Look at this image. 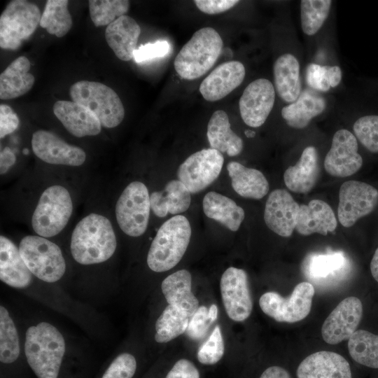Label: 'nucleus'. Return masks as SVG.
<instances>
[{
	"mask_svg": "<svg viewBox=\"0 0 378 378\" xmlns=\"http://www.w3.org/2000/svg\"><path fill=\"white\" fill-rule=\"evenodd\" d=\"M71 252L82 265L103 262L116 248V237L110 220L97 214H90L76 225L71 238Z\"/></svg>",
	"mask_w": 378,
	"mask_h": 378,
	"instance_id": "f257e3e1",
	"label": "nucleus"
},
{
	"mask_svg": "<svg viewBox=\"0 0 378 378\" xmlns=\"http://www.w3.org/2000/svg\"><path fill=\"white\" fill-rule=\"evenodd\" d=\"M24 352L38 378H57L65 352L64 337L51 324L40 323L27 329Z\"/></svg>",
	"mask_w": 378,
	"mask_h": 378,
	"instance_id": "f03ea898",
	"label": "nucleus"
},
{
	"mask_svg": "<svg viewBox=\"0 0 378 378\" xmlns=\"http://www.w3.org/2000/svg\"><path fill=\"white\" fill-rule=\"evenodd\" d=\"M223 46V40L214 28L197 30L177 54L174 62L176 72L186 80L202 76L214 65Z\"/></svg>",
	"mask_w": 378,
	"mask_h": 378,
	"instance_id": "7ed1b4c3",
	"label": "nucleus"
},
{
	"mask_svg": "<svg viewBox=\"0 0 378 378\" xmlns=\"http://www.w3.org/2000/svg\"><path fill=\"white\" fill-rule=\"evenodd\" d=\"M191 237V227L186 217L176 215L159 228L147 255L149 268L155 272L168 271L183 258Z\"/></svg>",
	"mask_w": 378,
	"mask_h": 378,
	"instance_id": "20e7f679",
	"label": "nucleus"
},
{
	"mask_svg": "<svg viewBox=\"0 0 378 378\" xmlns=\"http://www.w3.org/2000/svg\"><path fill=\"white\" fill-rule=\"evenodd\" d=\"M69 93L73 102L89 109L102 127H115L124 118L125 108L119 96L103 83L80 80L71 86Z\"/></svg>",
	"mask_w": 378,
	"mask_h": 378,
	"instance_id": "39448f33",
	"label": "nucleus"
},
{
	"mask_svg": "<svg viewBox=\"0 0 378 378\" xmlns=\"http://www.w3.org/2000/svg\"><path fill=\"white\" fill-rule=\"evenodd\" d=\"M72 211L69 191L59 185L50 186L41 194L32 215L33 230L41 237H53L65 227Z\"/></svg>",
	"mask_w": 378,
	"mask_h": 378,
	"instance_id": "423d86ee",
	"label": "nucleus"
},
{
	"mask_svg": "<svg viewBox=\"0 0 378 378\" xmlns=\"http://www.w3.org/2000/svg\"><path fill=\"white\" fill-rule=\"evenodd\" d=\"M20 253L30 272L39 279L53 283L62 278L66 264L59 247L41 236L22 239Z\"/></svg>",
	"mask_w": 378,
	"mask_h": 378,
	"instance_id": "0eeeda50",
	"label": "nucleus"
},
{
	"mask_svg": "<svg viewBox=\"0 0 378 378\" xmlns=\"http://www.w3.org/2000/svg\"><path fill=\"white\" fill-rule=\"evenodd\" d=\"M41 13L38 7L24 0L10 1L0 17V46L16 50L28 38L40 24Z\"/></svg>",
	"mask_w": 378,
	"mask_h": 378,
	"instance_id": "6e6552de",
	"label": "nucleus"
},
{
	"mask_svg": "<svg viewBox=\"0 0 378 378\" xmlns=\"http://www.w3.org/2000/svg\"><path fill=\"white\" fill-rule=\"evenodd\" d=\"M150 203L146 186L140 181L130 183L115 205V217L120 229L127 235L139 237L146 230Z\"/></svg>",
	"mask_w": 378,
	"mask_h": 378,
	"instance_id": "1a4fd4ad",
	"label": "nucleus"
},
{
	"mask_svg": "<svg viewBox=\"0 0 378 378\" xmlns=\"http://www.w3.org/2000/svg\"><path fill=\"white\" fill-rule=\"evenodd\" d=\"M314 293L313 285L303 281L295 286L288 298L276 292L265 293L260 298L259 305L266 315L278 322L295 323L309 314Z\"/></svg>",
	"mask_w": 378,
	"mask_h": 378,
	"instance_id": "9d476101",
	"label": "nucleus"
},
{
	"mask_svg": "<svg viewBox=\"0 0 378 378\" xmlns=\"http://www.w3.org/2000/svg\"><path fill=\"white\" fill-rule=\"evenodd\" d=\"M224 158L213 148L202 149L190 155L178 167L177 176L190 193H197L211 185L219 176Z\"/></svg>",
	"mask_w": 378,
	"mask_h": 378,
	"instance_id": "9b49d317",
	"label": "nucleus"
},
{
	"mask_svg": "<svg viewBox=\"0 0 378 378\" xmlns=\"http://www.w3.org/2000/svg\"><path fill=\"white\" fill-rule=\"evenodd\" d=\"M378 203V190L371 185L358 181L344 182L340 188L337 216L345 227L369 214Z\"/></svg>",
	"mask_w": 378,
	"mask_h": 378,
	"instance_id": "f8f14e48",
	"label": "nucleus"
},
{
	"mask_svg": "<svg viewBox=\"0 0 378 378\" xmlns=\"http://www.w3.org/2000/svg\"><path fill=\"white\" fill-rule=\"evenodd\" d=\"M220 288L229 318L237 322L248 318L252 312L253 301L246 272L242 269L228 267L222 274Z\"/></svg>",
	"mask_w": 378,
	"mask_h": 378,
	"instance_id": "ddd939ff",
	"label": "nucleus"
},
{
	"mask_svg": "<svg viewBox=\"0 0 378 378\" xmlns=\"http://www.w3.org/2000/svg\"><path fill=\"white\" fill-rule=\"evenodd\" d=\"M363 304L355 296L342 300L325 320L321 335L328 344H337L349 340L357 330L363 316Z\"/></svg>",
	"mask_w": 378,
	"mask_h": 378,
	"instance_id": "4468645a",
	"label": "nucleus"
},
{
	"mask_svg": "<svg viewBox=\"0 0 378 378\" xmlns=\"http://www.w3.org/2000/svg\"><path fill=\"white\" fill-rule=\"evenodd\" d=\"M358 148L357 139L351 132L344 129L337 130L324 160L326 171L336 177H346L356 173L363 164Z\"/></svg>",
	"mask_w": 378,
	"mask_h": 378,
	"instance_id": "2eb2a0df",
	"label": "nucleus"
},
{
	"mask_svg": "<svg viewBox=\"0 0 378 378\" xmlns=\"http://www.w3.org/2000/svg\"><path fill=\"white\" fill-rule=\"evenodd\" d=\"M274 101L275 90L271 81L258 78L250 83L239 102L244 123L252 127L262 125L272 110Z\"/></svg>",
	"mask_w": 378,
	"mask_h": 378,
	"instance_id": "dca6fc26",
	"label": "nucleus"
},
{
	"mask_svg": "<svg viewBox=\"0 0 378 378\" xmlns=\"http://www.w3.org/2000/svg\"><path fill=\"white\" fill-rule=\"evenodd\" d=\"M31 146L34 154L49 164L80 166L86 159L82 148L66 143L49 131L35 132L32 134Z\"/></svg>",
	"mask_w": 378,
	"mask_h": 378,
	"instance_id": "f3484780",
	"label": "nucleus"
},
{
	"mask_svg": "<svg viewBox=\"0 0 378 378\" xmlns=\"http://www.w3.org/2000/svg\"><path fill=\"white\" fill-rule=\"evenodd\" d=\"M300 205L284 189H276L269 195L265 207L264 220L276 234L288 237L295 229Z\"/></svg>",
	"mask_w": 378,
	"mask_h": 378,
	"instance_id": "a211bd4d",
	"label": "nucleus"
},
{
	"mask_svg": "<svg viewBox=\"0 0 378 378\" xmlns=\"http://www.w3.org/2000/svg\"><path fill=\"white\" fill-rule=\"evenodd\" d=\"M246 74L244 64L235 60L215 68L201 83L200 92L208 102L218 101L241 85Z\"/></svg>",
	"mask_w": 378,
	"mask_h": 378,
	"instance_id": "6ab92c4d",
	"label": "nucleus"
},
{
	"mask_svg": "<svg viewBox=\"0 0 378 378\" xmlns=\"http://www.w3.org/2000/svg\"><path fill=\"white\" fill-rule=\"evenodd\" d=\"M298 378H352L348 361L340 354L321 351L310 354L298 365Z\"/></svg>",
	"mask_w": 378,
	"mask_h": 378,
	"instance_id": "aec40b11",
	"label": "nucleus"
},
{
	"mask_svg": "<svg viewBox=\"0 0 378 378\" xmlns=\"http://www.w3.org/2000/svg\"><path fill=\"white\" fill-rule=\"evenodd\" d=\"M53 113L66 130L76 137L95 136L100 133L102 125L86 107L74 102L57 101Z\"/></svg>",
	"mask_w": 378,
	"mask_h": 378,
	"instance_id": "412c9836",
	"label": "nucleus"
},
{
	"mask_svg": "<svg viewBox=\"0 0 378 378\" xmlns=\"http://www.w3.org/2000/svg\"><path fill=\"white\" fill-rule=\"evenodd\" d=\"M141 28L134 19L125 15L107 26L105 38L118 58L130 61L134 58Z\"/></svg>",
	"mask_w": 378,
	"mask_h": 378,
	"instance_id": "4be33fe9",
	"label": "nucleus"
},
{
	"mask_svg": "<svg viewBox=\"0 0 378 378\" xmlns=\"http://www.w3.org/2000/svg\"><path fill=\"white\" fill-rule=\"evenodd\" d=\"M0 279L17 288L29 286L32 273L23 260L19 248L7 237H0Z\"/></svg>",
	"mask_w": 378,
	"mask_h": 378,
	"instance_id": "5701e85b",
	"label": "nucleus"
},
{
	"mask_svg": "<svg viewBox=\"0 0 378 378\" xmlns=\"http://www.w3.org/2000/svg\"><path fill=\"white\" fill-rule=\"evenodd\" d=\"M319 174L318 152L315 147H306L298 162L284 172L286 187L297 193H307L316 185Z\"/></svg>",
	"mask_w": 378,
	"mask_h": 378,
	"instance_id": "b1692460",
	"label": "nucleus"
},
{
	"mask_svg": "<svg viewBox=\"0 0 378 378\" xmlns=\"http://www.w3.org/2000/svg\"><path fill=\"white\" fill-rule=\"evenodd\" d=\"M337 227L335 215L328 204L321 200H311L308 204L300 205L298 232L307 236L313 233L326 235Z\"/></svg>",
	"mask_w": 378,
	"mask_h": 378,
	"instance_id": "393cba45",
	"label": "nucleus"
},
{
	"mask_svg": "<svg viewBox=\"0 0 378 378\" xmlns=\"http://www.w3.org/2000/svg\"><path fill=\"white\" fill-rule=\"evenodd\" d=\"M192 276L186 270H178L162 282L161 289L168 302L191 318L199 308V301L192 292Z\"/></svg>",
	"mask_w": 378,
	"mask_h": 378,
	"instance_id": "a878e982",
	"label": "nucleus"
},
{
	"mask_svg": "<svg viewBox=\"0 0 378 378\" xmlns=\"http://www.w3.org/2000/svg\"><path fill=\"white\" fill-rule=\"evenodd\" d=\"M275 89L279 97L291 104L301 93L300 64L297 58L286 53L279 56L273 66Z\"/></svg>",
	"mask_w": 378,
	"mask_h": 378,
	"instance_id": "bb28decb",
	"label": "nucleus"
},
{
	"mask_svg": "<svg viewBox=\"0 0 378 378\" xmlns=\"http://www.w3.org/2000/svg\"><path fill=\"white\" fill-rule=\"evenodd\" d=\"M326 100L309 89L301 92L297 100L281 109V116L288 125L295 129L306 127L312 119L323 112Z\"/></svg>",
	"mask_w": 378,
	"mask_h": 378,
	"instance_id": "cd10ccee",
	"label": "nucleus"
},
{
	"mask_svg": "<svg viewBox=\"0 0 378 378\" xmlns=\"http://www.w3.org/2000/svg\"><path fill=\"white\" fill-rule=\"evenodd\" d=\"M31 63L24 56L13 60L0 75V98L10 99L22 96L34 85L35 78L29 72Z\"/></svg>",
	"mask_w": 378,
	"mask_h": 378,
	"instance_id": "c85d7f7f",
	"label": "nucleus"
},
{
	"mask_svg": "<svg viewBox=\"0 0 378 378\" xmlns=\"http://www.w3.org/2000/svg\"><path fill=\"white\" fill-rule=\"evenodd\" d=\"M206 136L211 148L221 153L236 156L243 150V140L231 130L227 114L223 110L214 111L211 116Z\"/></svg>",
	"mask_w": 378,
	"mask_h": 378,
	"instance_id": "c756f323",
	"label": "nucleus"
},
{
	"mask_svg": "<svg viewBox=\"0 0 378 378\" xmlns=\"http://www.w3.org/2000/svg\"><path fill=\"white\" fill-rule=\"evenodd\" d=\"M227 169L232 187L240 196L260 200L267 194L269 183L260 171L246 167L234 161L227 164Z\"/></svg>",
	"mask_w": 378,
	"mask_h": 378,
	"instance_id": "7c9ffc66",
	"label": "nucleus"
},
{
	"mask_svg": "<svg viewBox=\"0 0 378 378\" xmlns=\"http://www.w3.org/2000/svg\"><path fill=\"white\" fill-rule=\"evenodd\" d=\"M205 215L231 231H237L245 217L244 209L232 199L216 192H209L204 197Z\"/></svg>",
	"mask_w": 378,
	"mask_h": 378,
	"instance_id": "2f4dec72",
	"label": "nucleus"
},
{
	"mask_svg": "<svg viewBox=\"0 0 378 378\" xmlns=\"http://www.w3.org/2000/svg\"><path fill=\"white\" fill-rule=\"evenodd\" d=\"M346 265V258L342 252L312 254L304 260L303 270L311 280L323 281L340 274Z\"/></svg>",
	"mask_w": 378,
	"mask_h": 378,
	"instance_id": "473e14b6",
	"label": "nucleus"
},
{
	"mask_svg": "<svg viewBox=\"0 0 378 378\" xmlns=\"http://www.w3.org/2000/svg\"><path fill=\"white\" fill-rule=\"evenodd\" d=\"M351 357L358 363L378 368V335L365 330H357L348 340Z\"/></svg>",
	"mask_w": 378,
	"mask_h": 378,
	"instance_id": "72a5a7b5",
	"label": "nucleus"
},
{
	"mask_svg": "<svg viewBox=\"0 0 378 378\" xmlns=\"http://www.w3.org/2000/svg\"><path fill=\"white\" fill-rule=\"evenodd\" d=\"M190 319L184 312L168 304L156 321L155 341L166 343L178 337L186 331Z\"/></svg>",
	"mask_w": 378,
	"mask_h": 378,
	"instance_id": "f704fd0d",
	"label": "nucleus"
},
{
	"mask_svg": "<svg viewBox=\"0 0 378 378\" xmlns=\"http://www.w3.org/2000/svg\"><path fill=\"white\" fill-rule=\"evenodd\" d=\"M67 0H48L41 15L40 26L57 37L66 35L72 27Z\"/></svg>",
	"mask_w": 378,
	"mask_h": 378,
	"instance_id": "c9c22d12",
	"label": "nucleus"
},
{
	"mask_svg": "<svg viewBox=\"0 0 378 378\" xmlns=\"http://www.w3.org/2000/svg\"><path fill=\"white\" fill-rule=\"evenodd\" d=\"M331 5L330 0L301 1V27L305 34L312 36L318 32L328 16Z\"/></svg>",
	"mask_w": 378,
	"mask_h": 378,
	"instance_id": "e433bc0d",
	"label": "nucleus"
},
{
	"mask_svg": "<svg viewBox=\"0 0 378 378\" xmlns=\"http://www.w3.org/2000/svg\"><path fill=\"white\" fill-rule=\"evenodd\" d=\"M20 354L19 338L16 328L7 309L0 307V360L12 363Z\"/></svg>",
	"mask_w": 378,
	"mask_h": 378,
	"instance_id": "4c0bfd02",
	"label": "nucleus"
},
{
	"mask_svg": "<svg viewBox=\"0 0 378 378\" xmlns=\"http://www.w3.org/2000/svg\"><path fill=\"white\" fill-rule=\"evenodd\" d=\"M130 4L127 0H90L91 20L96 27L109 25L127 13Z\"/></svg>",
	"mask_w": 378,
	"mask_h": 378,
	"instance_id": "58836bf2",
	"label": "nucleus"
},
{
	"mask_svg": "<svg viewBox=\"0 0 378 378\" xmlns=\"http://www.w3.org/2000/svg\"><path fill=\"white\" fill-rule=\"evenodd\" d=\"M342 80V71L338 66H322L310 64L306 70L307 85L315 90L327 92L337 86Z\"/></svg>",
	"mask_w": 378,
	"mask_h": 378,
	"instance_id": "ea45409f",
	"label": "nucleus"
},
{
	"mask_svg": "<svg viewBox=\"0 0 378 378\" xmlns=\"http://www.w3.org/2000/svg\"><path fill=\"white\" fill-rule=\"evenodd\" d=\"M162 192L169 214H178L189 208L190 192L179 180L169 181Z\"/></svg>",
	"mask_w": 378,
	"mask_h": 378,
	"instance_id": "a19ab883",
	"label": "nucleus"
},
{
	"mask_svg": "<svg viewBox=\"0 0 378 378\" xmlns=\"http://www.w3.org/2000/svg\"><path fill=\"white\" fill-rule=\"evenodd\" d=\"M354 132L359 141L372 153H378V115L359 118L354 124Z\"/></svg>",
	"mask_w": 378,
	"mask_h": 378,
	"instance_id": "79ce46f5",
	"label": "nucleus"
},
{
	"mask_svg": "<svg viewBox=\"0 0 378 378\" xmlns=\"http://www.w3.org/2000/svg\"><path fill=\"white\" fill-rule=\"evenodd\" d=\"M224 342L219 326H216L198 349L197 357L198 361L204 365H214L223 356Z\"/></svg>",
	"mask_w": 378,
	"mask_h": 378,
	"instance_id": "37998d69",
	"label": "nucleus"
},
{
	"mask_svg": "<svg viewBox=\"0 0 378 378\" xmlns=\"http://www.w3.org/2000/svg\"><path fill=\"white\" fill-rule=\"evenodd\" d=\"M136 370V360L130 354L118 356L110 364L102 378H132Z\"/></svg>",
	"mask_w": 378,
	"mask_h": 378,
	"instance_id": "c03bdc74",
	"label": "nucleus"
},
{
	"mask_svg": "<svg viewBox=\"0 0 378 378\" xmlns=\"http://www.w3.org/2000/svg\"><path fill=\"white\" fill-rule=\"evenodd\" d=\"M211 323L207 308L203 305L200 306L190 318L186 332L191 340H200L206 336Z\"/></svg>",
	"mask_w": 378,
	"mask_h": 378,
	"instance_id": "a18cd8bd",
	"label": "nucleus"
},
{
	"mask_svg": "<svg viewBox=\"0 0 378 378\" xmlns=\"http://www.w3.org/2000/svg\"><path fill=\"white\" fill-rule=\"evenodd\" d=\"M170 46L166 41H158L139 46L134 52L136 62H143L165 56L169 51Z\"/></svg>",
	"mask_w": 378,
	"mask_h": 378,
	"instance_id": "49530a36",
	"label": "nucleus"
},
{
	"mask_svg": "<svg viewBox=\"0 0 378 378\" xmlns=\"http://www.w3.org/2000/svg\"><path fill=\"white\" fill-rule=\"evenodd\" d=\"M20 120L13 110L6 104L0 105V137L13 132L18 127Z\"/></svg>",
	"mask_w": 378,
	"mask_h": 378,
	"instance_id": "de8ad7c7",
	"label": "nucleus"
},
{
	"mask_svg": "<svg viewBox=\"0 0 378 378\" xmlns=\"http://www.w3.org/2000/svg\"><path fill=\"white\" fill-rule=\"evenodd\" d=\"M165 378H200V374L192 361L181 358L174 363Z\"/></svg>",
	"mask_w": 378,
	"mask_h": 378,
	"instance_id": "09e8293b",
	"label": "nucleus"
},
{
	"mask_svg": "<svg viewBox=\"0 0 378 378\" xmlns=\"http://www.w3.org/2000/svg\"><path fill=\"white\" fill-rule=\"evenodd\" d=\"M239 2V1L237 0H195L194 1L200 11L209 15L225 12Z\"/></svg>",
	"mask_w": 378,
	"mask_h": 378,
	"instance_id": "8fccbe9b",
	"label": "nucleus"
},
{
	"mask_svg": "<svg viewBox=\"0 0 378 378\" xmlns=\"http://www.w3.org/2000/svg\"><path fill=\"white\" fill-rule=\"evenodd\" d=\"M15 162V156L12 150L6 147L0 155V172L1 174L6 173Z\"/></svg>",
	"mask_w": 378,
	"mask_h": 378,
	"instance_id": "3c124183",
	"label": "nucleus"
},
{
	"mask_svg": "<svg viewBox=\"0 0 378 378\" xmlns=\"http://www.w3.org/2000/svg\"><path fill=\"white\" fill-rule=\"evenodd\" d=\"M259 378H291V377L285 368L274 365L265 369Z\"/></svg>",
	"mask_w": 378,
	"mask_h": 378,
	"instance_id": "603ef678",
	"label": "nucleus"
},
{
	"mask_svg": "<svg viewBox=\"0 0 378 378\" xmlns=\"http://www.w3.org/2000/svg\"><path fill=\"white\" fill-rule=\"evenodd\" d=\"M370 271L374 280L378 282V248L376 249L372 258Z\"/></svg>",
	"mask_w": 378,
	"mask_h": 378,
	"instance_id": "864d4df0",
	"label": "nucleus"
},
{
	"mask_svg": "<svg viewBox=\"0 0 378 378\" xmlns=\"http://www.w3.org/2000/svg\"><path fill=\"white\" fill-rule=\"evenodd\" d=\"M218 317V307L215 304L210 306L209 309V318L211 321L214 322Z\"/></svg>",
	"mask_w": 378,
	"mask_h": 378,
	"instance_id": "5fc2aeb1",
	"label": "nucleus"
},
{
	"mask_svg": "<svg viewBox=\"0 0 378 378\" xmlns=\"http://www.w3.org/2000/svg\"><path fill=\"white\" fill-rule=\"evenodd\" d=\"M245 135L248 138H253L255 136V132L250 130H246L245 131Z\"/></svg>",
	"mask_w": 378,
	"mask_h": 378,
	"instance_id": "6e6d98bb",
	"label": "nucleus"
}]
</instances>
